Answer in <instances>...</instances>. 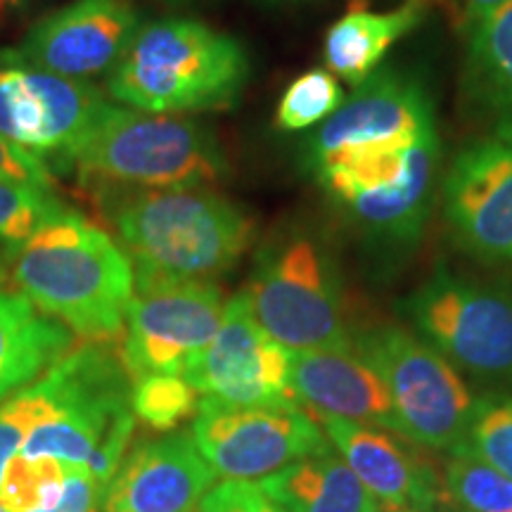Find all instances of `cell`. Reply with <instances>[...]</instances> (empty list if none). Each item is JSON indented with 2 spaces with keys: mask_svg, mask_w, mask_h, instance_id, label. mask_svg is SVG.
Masks as SVG:
<instances>
[{
  "mask_svg": "<svg viewBox=\"0 0 512 512\" xmlns=\"http://www.w3.org/2000/svg\"><path fill=\"white\" fill-rule=\"evenodd\" d=\"M95 195L131 259L136 285L214 283L254 240V221L207 185Z\"/></svg>",
  "mask_w": 512,
  "mask_h": 512,
  "instance_id": "cell-1",
  "label": "cell"
},
{
  "mask_svg": "<svg viewBox=\"0 0 512 512\" xmlns=\"http://www.w3.org/2000/svg\"><path fill=\"white\" fill-rule=\"evenodd\" d=\"M10 290L74 335L107 342L124 330L136 273L112 235L67 209L10 242Z\"/></svg>",
  "mask_w": 512,
  "mask_h": 512,
  "instance_id": "cell-2",
  "label": "cell"
},
{
  "mask_svg": "<svg viewBox=\"0 0 512 512\" xmlns=\"http://www.w3.org/2000/svg\"><path fill=\"white\" fill-rule=\"evenodd\" d=\"M247 79V53L235 38L195 19H157L140 24L105 88L133 110L185 114L228 110Z\"/></svg>",
  "mask_w": 512,
  "mask_h": 512,
  "instance_id": "cell-3",
  "label": "cell"
},
{
  "mask_svg": "<svg viewBox=\"0 0 512 512\" xmlns=\"http://www.w3.org/2000/svg\"><path fill=\"white\" fill-rule=\"evenodd\" d=\"M437 128L339 150L309 162L320 188L363 238L389 249L413 247L434 207Z\"/></svg>",
  "mask_w": 512,
  "mask_h": 512,
  "instance_id": "cell-4",
  "label": "cell"
},
{
  "mask_svg": "<svg viewBox=\"0 0 512 512\" xmlns=\"http://www.w3.org/2000/svg\"><path fill=\"white\" fill-rule=\"evenodd\" d=\"M67 164L91 192L209 185L228 171L214 136L185 114L112 105Z\"/></svg>",
  "mask_w": 512,
  "mask_h": 512,
  "instance_id": "cell-5",
  "label": "cell"
},
{
  "mask_svg": "<svg viewBox=\"0 0 512 512\" xmlns=\"http://www.w3.org/2000/svg\"><path fill=\"white\" fill-rule=\"evenodd\" d=\"M242 294L256 323L285 349L354 347L337 261L309 233H287L261 249Z\"/></svg>",
  "mask_w": 512,
  "mask_h": 512,
  "instance_id": "cell-6",
  "label": "cell"
},
{
  "mask_svg": "<svg viewBox=\"0 0 512 512\" xmlns=\"http://www.w3.org/2000/svg\"><path fill=\"white\" fill-rule=\"evenodd\" d=\"M425 342L460 373L512 387V287L439 268L401 304Z\"/></svg>",
  "mask_w": 512,
  "mask_h": 512,
  "instance_id": "cell-7",
  "label": "cell"
},
{
  "mask_svg": "<svg viewBox=\"0 0 512 512\" xmlns=\"http://www.w3.org/2000/svg\"><path fill=\"white\" fill-rule=\"evenodd\" d=\"M356 347L387 384L403 439L432 451L467 441L477 399L441 351L406 328L373 330L358 337Z\"/></svg>",
  "mask_w": 512,
  "mask_h": 512,
  "instance_id": "cell-8",
  "label": "cell"
},
{
  "mask_svg": "<svg viewBox=\"0 0 512 512\" xmlns=\"http://www.w3.org/2000/svg\"><path fill=\"white\" fill-rule=\"evenodd\" d=\"M192 439L216 475L245 482L330 451L323 427L299 401L235 406L202 396Z\"/></svg>",
  "mask_w": 512,
  "mask_h": 512,
  "instance_id": "cell-9",
  "label": "cell"
},
{
  "mask_svg": "<svg viewBox=\"0 0 512 512\" xmlns=\"http://www.w3.org/2000/svg\"><path fill=\"white\" fill-rule=\"evenodd\" d=\"M46 377L53 384L57 413L29 434L19 453L86 467L102 441L133 418L131 377L100 347L69 349Z\"/></svg>",
  "mask_w": 512,
  "mask_h": 512,
  "instance_id": "cell-10",
  "label": "cell"
},
{
  "mask_svg": "<svg viewBox=\"0 0 512 512\" xmlns=\"http://www.w3.org/2000/svg\"><path fill=\"white\" fill-rule=\"evenodd\" d=\"M105 107L93 83L62 79L17 48H0V136L48 164H67Z\"/></svg>",
  "mask_w": 512,
  "mask_h": 512,
  "instance_id": "cell-11",
  "label": "cell"
},
{
  "mask_svg": "<svg viewBox=\"0 0 512 512\" xmlns=\"http://www.w3.org/2000/svg\"><path fill=\"white\" fill-rule=\"evenodd\" d=\"M226 299L214 283L136 285L126 313L121 366L131 382L183 375L219 330Z\"/></svg>",
  "mask_w": 512,
  "mask_h": 512,
  "instance_id": "cell-12",
  "label": "cell"
},
{
  "mask_svg": "<svg viewBox=\"0 0 512 512\" xmlns=\"http://www.w3.org/2000/svg\"><path fill=\"white\" fill-rule=\"evenodd\" d=\"M441 207L460 252L512 271V140L465 145L441 181Z\"/></svg>",
  "mask_w": 512,
  "mask_h": 512,
  "instance_id": "cell-13",
  "label": "cell"
},
{
  "mask_svg": "<svg viewBox=\"0 0 512 512\" xmlns=\"http://www.w3.org/2000/svg\"><path fill=\"white\" fill-rule=\"evenodd\" d=\"M183 377L197 394L235 406L297 401L290 384V349L256 323L242 292L228 299L214 339L190 358Z\"/></svg>",
  "mask_w": 512,
  "mask_h": 512,
  "instance_id": "cell-14",
  "label": "cell"
},
{
  "mask_svg": "<svg viewBox=\"0 0 512 512\" xmlns=\"http://www.w3.org/2000/svg\"><path fill=\"white\" fill-rule=\"evenodd\" d=\"M140 29L131 0H72L38 19L19 55L69 81L110 76Z\"/></svg>",
  "mask_w": 512,
  "mask_h": 512,
  "instance_id": "cell-15",
  "label": "cell"
},
{
  "mask_svg": "<svg viewBox=\"0 0 512 512\" xmlns=\"http://www.w3.org/2000/svg\"><path fill=\"white\" fill-rule=\"evenodd\" d=\"M427 128H437V121L434 102L422 81L392 67L375 69L313 133L306 159L316 162L339 150L411 136Z\"/></svg>",
  "mask_w": 512,
  "mask_h": 512,
  "instance_id": "cell-16",
  "label": "cell"
},
{
  "mask_svg": "<svg viewBox=\"0 0 512 512\" xmlns=\"http://www.w3.org/2000/svg\"><path fill=\"white\" fill-rule=\"evenodd\" d=\"M344 463L384 508L432 512L446 498L444 477L396 432L342 418H316Z\"/></svg>",
  "mask_w": 512,
  "mask_h": 512,
  "instance_id": "cell-17",
  "label": "cell"
},
{
  "mask_svg": "<svg viewBox=\"0 0 512 512\" xmlns=\"http://www.w3.org/2000/svg\"><path fill=\"white\" fill-rule=\"evenodd\" d=\"M214 479L192 434L140 441L107 484L102 512H195Z\"/></svg>",
  "mask_w": 512,
  "mask_h": 512,
  "instance_id": "cell-18",
  "label": "cell"
},
{
  "mask_svg": "<svg viewBox=\"0 0 512 512\" xmlns=\"http://www.w3.org/2000/svg\"><path fill=\"white\" fill-rule=\"evenodd\" d=\"M290 384L313 418H342L396 432L387 384L356 347L290 351Z\"/></svg>",
  "mask_w": 512,
  "mask_h": 512,
  "instance_id": "cell-19",
  "label": "cell"
},
{
  "mask_svg": "<svg viewBox=\"0 0 512 512\" xmlns=\"http://www.w3.org/2000/svg\"><path fill=\"white\" fill-rule=\"evenodd\" d=\"M463 98L494 138L512 140V0L472 24L463 64Z\"/></svg>",
  "mask_w": 512,
  "mask_h": 512,
  "instance_id": "cell-20",
  "label": "cell"
},
{
  "mask_svg": "<svg viewBox=\"0 0 512 512\" xmlns=\"http://www.w3.org/2000/svg\"><path fill=\"white\" fill-rule=\"evenodd\" d=\"M74 332L17 292L0 290V401L43 375L72 349Z\"/></svg>",
  "mask_w": 512,
  "mask_h": 512,
  "instance_id": "cell-21",
  "label": "cell"
},
{
  "mask_svg": "<svg viewBox=\"0 0 512 512\" xmlns=\"http://www.w3.org/2000/svg\"><path fill=\"white\" fill-rule=\"evenodd\" d=\"M261 489L285 512H380V501L361 484L351 467L325 451L273 472Z\"/></svg>",
  "mask_w": 512,
  "mask_h": 512,
  "instance_id": "cell-22",
  "label": "cell"
},
{
  "mask_svg": "<svg viewBox=\"0 0 512 512\" xmlns=\"http://www.w3.org/2000/svg\"><path fill=\"white\" fill-rule=\"evenodd\" d=\"M425 15L422 0H408L389 12L351 10L332 24L325 36V62L337 79L351 86L366 81L380 67L384 55L399 38L420 24Z\"/></svg>",
  "mask_w": 512,
  "mask_h": 512,
  "instance_id": "cell-23",
  "label": "cell"
},
{
  "mask_svg": "<svg viewBox=\"0 0 512 512\" xmlns=\"http://www.w3.org/2000/svg\"><path fill=\"white\" fill-rule=\"evenodd\" d=\"M446 496L465 512H512V479L489 465L467 441L448 451Z\"/></svg>",
  "mask_w": 512,
  "mask_h": 512,
  "instance_id": "cell-24",
  "label": "cell"
},
{
  "mask_svg": "<svg viewBox=\"0 0 512 512\" xmlns=\"http://www.w3.org/2000/svg\"><path fill=\"white\" fill-rule=\"evenodd\" d=\"M67 463L55 458H29L17 453L0 477V503L8 512H34L60 496L69 472Z\"/></svg>",
  "mask_w": 512,
  "mask_h": 512,
  "instance_id": "cell-25",
  "label": "cell"
},
{
  "mask_svg": "<svg viewBox=\"0 0 512 512\" xmlns=\"http://www.w3.org/2000/svg\"><path fill=\"white\" fill-rule=\"evenodd\" d=\"M344 100L347 93L330 69H311L287 86L278 102L275 121L283 131H306L332 117Z\"/></svg>",
  "mask_w": 512,
  "mask_h": 512,
  "instance_id": "cell-26",
  "label": "cell"
},
{
  "mask_svg": "<svg viewBox=\"0 0 512 512\" xmlns=\"http://www.w3.org/2000/svg\"><path fill=\"white\" fill-rule=\"evenodd\" d=\"M197 406L195 387L183 375H147L133 382V415L157 432L174 430Z\"/></svg>",
  "mask_w": 512,
  "mask_h": 512,
  "instance_id": "cell-27",
  "label": "cell"
},
{
  "mask_svg": "<svg viewBox=\"0 0 512 512\" xmlns=\"http://www.w3.org/2000/svg\"><path fill=\"white\" fill-rule=\"evenodd\" d=\"M55 413V392L46 373L38 382L34 380L0 401V477H3L8 460L22 451L29 434L53 418Z\"/></svg>",
  "mask_w": 512,
  "mask_h": 512,
  "instance_id": "cell-28",
  "label": "cell"
},
{
  "mask_svg": "<svg viewBox=\"0 0 512 512\" xmlns=\"http://www.w3.org/2000/svg\"><path fill=\"white\" fill-rule=\"evenodd\" d=\"M467 444L512 479V392L498 389L475 401Z\"/></svg>",
  "mask_w": 512,
  "mask_h": 512,
  "instance_id": "cell-29",
  "label": "cell"
},
{
  "mask_svg": "<svg viewBox=\"0 0 512 512\" xmlns=\"http://www.w3.org/2000/svg\"><path fill=\"white\" fill-rule=\"evenodd\" d=\"M67 211L55 190L0 181V242H19Z\"/></svg>",
  "mask_w": 512,
  "mask_h": 512,
  "instance_id": "cell-30",
  "label": "cell"
},
{
  "mask_svg": "<svg viewBox=\"0 0 512 512\" xmlns=\"http://www.w3.org/2000/svg\"><path fill=\"white\" fill-rule=\"evenodd\" d=\"M195 512H285L271 496L261 489L259 482L245 479H226L211 486L197 505Z\"/></svg>",
  "mask_w": 512,
  "mask_h": 512,
  "instance_id": "cell-31",
  "label": "cell"
},
{
  "mask_svg": "<svg viewBox=\"0 0 512 512\" xmlns=\"http://www.w3.org/2000/svg\"><path fill=\"white\" fill-rule=\"evenodd\" d=\"M53 166L10 138L0 136V181L17 185H34V188L55 190L57 181Z\"/></svg>",
  "mask_w": 512,
  "mask_h": 512,
  "instance_id": "cell-32",
  "label": "cell"
},
{
  "mask_svg": "<svg viewBox=\"0 0 512 512\" xmlns=\"http://www.w3.org/2000/svg\"><path fill=\"white\" fill-rule=\"evenodd\" d=\"M107 486L100 484L86 467L72 465L60 496L34 512H102Z\"/></svg>",
  "mask_w": 512,
  "mask_h": 512,
  "instance_id": "cell-33",
  "label": "cell"
},
{
  "mask_svg": "<svg viewBox=\"0 0 512 512\" xmlns=\"http://www.w3.org/2000/svg\"><path fill=\"white\" fill-rule=\"evenodd\" d=\"M453 3L463 5V15L470 24H477L479 19H484L491 12H496L501 5L508 3V0H453Z\"/></svg>",
  "mask_w": 512,
  "mask_h": 512,
  "instance_id": "cell-34",
  "label": "cell"
},
{
  "mask_svg": "<svg viewBox=\"0 0 512 512\" xmlns=\"http://www.w3.org/2000/svg\"><path fill=\"white\" fill-rule=\"evenodd\" d=\"M0 290H10V242H0Z\"/></svg>",
  "mask_w": 512,
  "mask_h": 512,
  "instance_id": "cell-35",
  "label": "cell"
},
{
  "mask_svg": "<svg viewBox=\"0 0 512 512\" xmlns=\"http://www.w3.org/2000/svg\"><path fill=\"white\" fill-rule=\"evenodd\" d=\"M261 3H268V5H278V3H294V0H261Z\"/></svg>",
  "mask_w": 512,
  "mask_h": 512,
  "instance_id": "cell-36",
  "label": "cell"
},
{
  "mask_svg": "<svg viewBox=\"0 0 512 512\" xmlns=\"http://www.w3.org/2000/svg\"><path fill=\"white\" fill-rule=\"evenodd\" d=\"M384 512H418V510H408V508H392V510H384Z\"/></svg>",
  "mask_w": 512,
  "mask_h": 512,
  "instance_id": "cell-37",
  "label": "cell"
},
{
  "mask_svg": "<svg viewBox=\"0 0 512 512\" xmlns=\"http://www.w3.org/2000/svg\"><path fill=\"white\" fill-rule=\"evenodd\" d=\"M0 512H8V510H5V505H3V503H0Z\"/></svg>",
  "mask_w": 512,
  "mask_h": 512,
  "instance_id": "cell-38",
  "label": "cell"
},
{
  "mask_svg": "<svg viewBox=\"0 0 512 512\" xmlns=\"http://www.w3.org/2000/svg\"><path fill=\"white\" fill-rule=\"evenodd\" d=\"M171 3H183V0H171Z\"/></svg>",
  "mask_w": 512,
  "mask_h": 512,
  "instance_id": "cell-39",
  "label": "cell"
},
{
  "mask_svg": "<svg viewBox=\"0 0 512 512\" xmlns=\"http://www.w3.org/2000/svg\"><path fill=\"white\" fill-rule=\"evenodd\" d=\"M12 3H22V0H12Z\"/></svg>",
  "mask_w": 512,
  "mask_h": 512,
  "instance_id": "cell-40",
  "label": "cell"
}]
</instances>
